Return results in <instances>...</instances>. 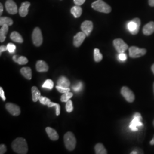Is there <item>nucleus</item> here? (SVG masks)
Returning a JSON list of instances; mask_svg holds the SVG:
<instances>
[{
	"label": "nucleus",
	"instance_id": "1",
	"mask_svg": "<svg viewBox=\"0 0 154 154\" xmlns=\"http://www.w3.org/2000/svg\"><path fill=\"white\" fill-rule=\"evenodd\" d=\"M11 146V148L17 154H26L28 153V144L26 140L23 138H17L13 140Z\"/></svg>",
	"mask_w": 154,
	"mask_h": 154
},
{
	"label": "nucleus",
	"instance_id": "2",
	"mask_svg": "<svg viewBox=\"0 0 154 154\" xmlns=\"http://www.w3.org/2000/svg\"><path fill=\"white\" fill-rule=\"evenodd\" d=\"M91 6L94 10L101 13H109L111 11V8L110 6L102 0H97L94 1L93 3H92Z\"/></svg>",
	"mask_w": 154,
	"mask_h": 154
},
{
	"label": "nucleus",
	"instance_id": "3",
	"mask_svg": "<svg viewBox=\"0 0 154 154\" xmlns=\"http://www.w3.org/2000/svg\"><path fill=\"white\" fill-rule=\"evenodd\" d=\"M64 143L69 151L74 150L76 146V138L72 132H66L64 135Z\"/></svg>",
	"mask_w": 154,
	"mask_h": 154
},
{
	"label": "nucleus",
	"instance_id": "4",
	"mask_svg": "<svg viewBox=\"0 0 154 154\" xmlns=\"http://www.w3.org/2000/svg\"><path fill=\"white\" fill-rule=\"evenodd\" d=\"M140 26V20L138 18H135L127 25L128 30L132 35H136L138 34Z\"/></svg>",
	"mask_w": 154,
	"mask_h": 154
},
{
	"label": "nucleus",
	"instance_id": "5",
	"mask_svg": "<svg viewBox=\"0 0 154 154\" xmlns=\"http://www.w3.org/2000/svg\"><path fill=\"white\" fill-rule=\"evenodd\" d=\"M32 39H33V44L35 46L38 47L40 46L43 41L42 34L41 29L39 28H35L33 30L32 34Z\"/></svg>",
	"mask_w": 154,
	"mask_h": 154
},
{
	"label": "nucleus",
	"instance_id": "6",
	"mask_svg": "<svg viewBox=\"0 0 154 154\" xmlns=\"http://www.w3.org/2000/svg\"><path fill=\"white\" fill-rule=\"evenodd\" d=\"M142 120V117L140 115V114L138 112L135 113L134 116V118L130 125V129L134 131H138V127L142 126L143 125L141 122Z\"/></svg>",
	"mask_w": 154,
	"mask_h": 154
},
{
	"label": "nucleus",
	"instance_id": "7",
	"mask_svg": "<svg viewBox=\"0 0 154 154\" xmlns=\"http://www.w3.org/2000/svg\"><path fill=\"white\" fill-rule=\"evenodd\" d=\"M147 50L145 49H140L137 46H131L129 48V55L131 58H137L145 55Z\"/></svg>",
	"mask_w": 154,
	"mask_h": 154
},
{
	"label": "nucleus",
	"instance_id": "8",
	"mask_svg": "<svg viewBox=\"0 0 154 154\" xmlns=\"http://www.w3.org/2000/svg\"><path fill=\"white\" fill-rule=\"evenodd\" d=\"M113 45L119 53H124L128 49V45L121 38L116 39L113 41Z\"/></svg>",
	"mask_w": 154,
	"mask_h": 154
},
{
	"label": "nucleus",
	"instance_id": "9",
	"mask_svg": "<svg viewBox=\"0 0 154 154\" xmlns=\"http://www.w3.org/2000/svg\"><path fill=\"white\" fill-rule=\"evenodd\" d=\"M121 94L128 102L132 103L135 100V95L132 91L126 86H123L121 89Z\"/></svg>",
	"mask_w": 154,
	"mask_h": 154
},
{
	"label": "nucleus",
	"instance_id": "10",
	"mask_svg": "<svg viewBox=\"0 0 154 154\" xmlns=\"http://www.w3.org/2000/svg\"><path fill=\"white\" fill-rule=\"evenodd\" d=\"M5 107L7 111L12 116H18L21 114L20 108L15 104L8 103L6 104Z\"/></svg>",
	"mask_w": 154,
	"mask_h": 154
},
{
	"label": "nucleus",
	"instance_id": "11",
	"mask_svg": "<svg viewBox=\"0 0 154 154\" xmlns=\"http://www.w3.org/2000/svg\"><path fill=\"white\" fill-rule=\"evenodd\" d=\"M5 7L7 11L11 14H15L18 12L17 6L13 0H7L5 2Z\"/></svg>",
	"mask_w": 154,
	"mask_h": 154
},
{
	"label": "nucleus",
	"instance_id": "12",
	"mask_svg": "<svg viewBox=\"0 0 154 154\" xmlns=\"http://www.w3.org/2000/svg\"><path fill=\"white\" fill-rule=\"evenodd\" d=\"M81 29L87 37L90 35L93 29V23L90 21H85L81 25Z\"/></svg>",
	"mask_w": 154,
	"mask_h": 154
},
{
	"label": "nucleus",
	"instance_id": "13",
	"mask_svg": "<svg viewBox=\"0 0 154 154\" xmlns=\"http://www.w3.org/2000/svg\"><path fill=\"white\" fill-rule=\"evenodd\" d=\"M86 35L83 32L77 33L74 37V45L75 47H79L86 38Z\"/></svg>",
	"mask_w": 154,
	"mask_h": 154
},
{
	"label": "nucleus",
	"instance_id": "14",
	"mask_svg": "<svg viewBox=\"0 0 154 154\" xmlns=\"http://www.w3.org/2000/svg\"><path fill=\"white\" fill-rule=\"evenodd\" d=\"M30 6V3L28 1L23 2L19 9V14L22 17L26 16L28 14V8Z\"/></svg>",
	"mask_w": 154,
	"mask_h": 154
},
{
	"label": "nucleus",
	"instance_id": "15",
	"mask_svg": "<svg viewBox=\"0 0 154 154\" xmlns=\"http://www.w3.org/2000/svg\"><path fill=\"white\" fill-rule=\"evenodd\" d=\"M154 32V22H149L143 28V33L145 35H150Z\"/></svg>",
	"mask_w": 154,
	"mask_h": 154
},
{
	"label": "nucleus",
	"instance_id": "16",
	"mask_svg": "<svg viewBox=\"0 0 154 154\" xmlns=\"http://www.w3.org/2000/svg\"><path fill=\"white\" fill-rule=\"evenodd\" d=\"M46 132L51 140H52L53 141H55L59 139V135L54 129L49 127H46Z\"/></svg>",
	"mask_w": 154,
	"mask_h": 154
},
{
	"label": "nucleus",
	"instance_id": "17",
	"mask_svg": "<svg viewBox=\"0 0 154 154\" xmlns=\"http://www.w3.org/2000/svg\"><path fill=\"white\" fill-rule=\"evenodd\" d=\"M35 67L38 72H46L49 70V66L48 64L45 61L42 60L37 61Z\"/></svg>",
	"mask_w": 154,
	"mask_h": 154
},
{
	"label": "nucleus",
	"instance_id": "18",
	"mask_svg": "<svg viewBox=\"0 0 154 154\" xmlns=\"http://www.w3.org/2000/svg\"><path fill=\"white\" fill-rule=\"evenodd\" d=\"M57 85L61 87L67 88H69L70 85V82L66 77L62 76L60 77V78L58 79L57 81Z\"/></svg>",
	"mask_w": 154,
	"mask_h": 154
},
{
	"label": "nucleus",
	"instance_id": "19",
	"mask_svg": "<svg viewBox=\"0 0 154 154\" xmlns=\"http://www.w3.org/2000/svg\"><path fill=\"white\" fill-rule=\"evenodd\" d=\"M20 72L22 74V75L25 78L28 79L29 80H30L32 79V69L30 67H22L20 70Z\"/></svg>",
	"mask_w": 154,
	"mask_h": 154
},
{
	"label": "nucleus",
	"instance_id": "20",
	"mask_svg": "<svg viewBox=\"0 0 154 154\" xmlns=\"http://www.w3.org/2000/svg\"><path fill=\"white\" fill-rule=\"evenodd\" d=\"M71 13L75 18H78L82 13V9L80 6H74L71 9Z\"/></svg>",
	"mask_w": 154,
	"mask_h": 154
},
{
	"label": "nucleus",
	"instance_id": "21",
	"mask_svg": "<svg viewBox=\"0 0 154 154\" xmlns=\"http://www.w3.org/2000/svg\"><path fill=\"white\" fill-rule=\"evenodd\" d=\"M32 99L33 102H36L41 97V93L36 86H33L32 88Z\"/></svg>",
	"mask_w": 154,
	"mask_h": 154
},
{
	"label": "nucleus",
	"instance_id": "22",
	"mask_svg": "<svg viewBox=\"0 0 154 154\" xmlns=\"http://www.w3.org/2000/svg\"><path fill=\"white\" fill-rule=\"evenodd\" d=\"M9 30V26L7 25H4L2 26V28L0 30V41L2 42L5 41L6 38V35L8 32Z\"/></svg>",
	"mask_w": 154,
	"mask_h": 154
},
{
	"label": "nucleus",
	"instance_id": "23",
	"mask_svg": "<svg viewBox=\"0 0 154 154\" xmlns=\"http://www.w3.org/2000/svg\"><path fill=\"white\" fill-rule=\"evenodd\" d=\"M11 39L12 41L17 42V43H22L23 42V39L22 38L21 35L17 32H13L11 34Z\"/></svg>",
	"mask_w": 154,
	"mask_h": 154
},
{
	"label": "nucleus",
	"instance_id": "24",
	"mask_svg": "<svg viewBox=\"0 0 154 154\" xmlns=\"http://www.w3.org/2000/svg\"><path fill=\"white\" fill-rule=\"evenodd\" d=\"M95 151L97 154H107V151L106 149L104 146L101 143H98L95 146Z\"/></svg>",
	"mask_w": 154,
	"mask_h": 154
},
{
	"label": "nucleus",
	"instance_id": "25",
	"mask_svg": "<svg viewBox=\"0 0 154 154\" xmlns=\"http://www.w3.org/2000/svg\"><path fill=\"white\" fill-rule=\"evenodd\" d=\"M13 61L18 63L19 65H25L28 63V60L27 58L23 56L18 57L17 55H14L13 57Z\"/></svg>",
	"mask_w": 154,
	"mask_h": 154
},
{
	"label": "nucleus",
	"instance_id": "26",
	"mask_svg": "<svg viewBox=\"0 0 154 154\" xmlns=\"http://www.w3.org/2000/svg\"><path fill=\"white\" fill-rule=\"evenodd\" d=\"M13 23V21L11 18L6 17H2L0 18V25L3 26L4 25H7L8 26H11Z\"/></svg>",
	"mask_w": 154,
	"mask_h": 154
},
{
	"label": "nucleus",
	"instance_id": "27",
	"mask_svg": "<svg viewBox=\"0 0 154 154\" xmlns=\"http://www.w3.org/2000/svg\"><path fill=\"white\" fill-rule=\"evenodd\" d=\"M94 60L97 62H99L103 59V55L100 53L98 49H95L94 50Z\"/></svg>",
	"mask_w": 154,
	"mask_h": 154
},
{
	"label": "nucleus",
	"instance_id": "28",
	"mask_svg": "<svg viewBox=\"0 0 154 154\" xmlns=\"http://www.w3.org/2000/svg\"><path fill=\"white\" fill-rule=\"evenodd\" d=\"M72 96H73V94L70 93V91L64 93L61 96V101L62 102H67L69 100H70V99L72 97Z\"/></svg>",
	"mask_w": 154,
	"mask_h": 154
},
{
	"label": "nucleus",
	"instance_id": "29",
	"mask_svg": "<svg viewBox=\"0 0 154 154\" xmlns=\"http://www.w3.org/2000/svg\"><path fill=\"white\" fill-rule=\"evenodd\" d=\"M48 107H55L56 108V115L57 116H60V112H61V107L60 105L56 103L51 102H50L49 103L48 105Z\"/></svg>",
	"mask_w": 154,
	"mask_h": 154
},
{
	"label": "nucleus",
	"instance_id": "30",
	"mask_svg": "<svg viewBox=\"0 0 154 154\" xmlns=\"http://www.w3.org/2000/svg\"><path fill=\"white\" fill-rule=\"evenodd\" d=\"M54 86V83L51 79H47L42 85L43 88L52 89Z\"/></svg>",
	"mask_w": 154,
	"mask_h": 154
},
{
	"label": "nucleus",
	"instance_id": "31",
	"mask_svg": "<svg viewBox=\"0 0 154 154\" xmlns=\"http://www.w3.org/2000/svg\"><path fill=\"white\" fill-rule=\"evenodd\" d=\"M66 110L67 112H72L73 111V106H72V102L71 100H69L66 102Z\"/></svg>",
	"mask_w": 154,
	"mask_h": 154
},
{
	"label": "nucleus",
	"instance_id": "32",
	"mask_svg": "<svg viewBox=\"0 0 154 154\" xmlns=\"http://www.w3.org/2000/svg\"><path fill=\"white\" fill-rule=\"evenodd\" d=\"M40 103L44 105H48L50 102H51L49 98H46V97H41L39 98V99Z\"/></svg>",
	"mask_w": 154,
	"mask_h": 154
},
{
	"label": "nucleus",
	"instance_id": "33",
	"mask_svg": "<svg viewBox=\"0 0 154 154\" xmlns=\"http://www.w3.org/2000/svg\"><path fill=\"white\" fill-rule=\"evenodd\" d=\"M56 88H57V90L60 93L63 94L66 93H67V92H69L70 90V89L69 88H63V87L59 86H58V85L56 86Z\"/></svg>",
	"mask_w": 154,
	"mask_h": 154
},
{
	"label": "nucleus",
	"instance_id": "34",
	"mask_svg": "<svg viewBox=\"0 0 154 154\" xmlns=\"http://www.w3.org/2000/svg\"><path fill=\"white\" fill-rule=\"evenodd\" d=\"M7 48H8V50L10 53H13L14 52L15 50L16 49V47L13 44H11L9 43L7 45Z\"/></svg>",
	"mask_w": 154,
	"mask_h": 154
},
{
	"label": "nucleus",
	"instance_id": "35",
	"mask_svg": "<svg viewBox=\"0 0 154 154\" xmlns=\"http://www.w3.org/2000/svg\"><path fill=\"white\" fill-rule=\"evenodd\" d=\"M6 150H7V149H6L5 145L3 144H1L0 145V154H5L6 152Z\"/></svg>",
	"mask_w": 154,
	"mask_h": 154
},
{
	"label": "nucleus",
	"instance_id": "36",
	"mask_svg": "<svg viewBox=\"0 0 154 154\" xmlns=\"http://www.w3.org/2000/svg\"><path fill=\"white\" fill-rule=\"evenodd\" d=\"M118 57L121 61H124L126 60L127 55L125 54L124 53H119Z\"/></svg>",
	"mask_w": 154,
	"mask_h": 154
},
{
	"label": "nucleus",
	"instance_id": "37",
	"mask_svg": "<svg viewBox=\"0 0 154 154\" xmlns=\"http://www.w3.org/2000/svg\"><path fill=\"white\" fill-rule=\"evenodd\" d=\"M86 0H74V2L76 5L81 6L83 5Z\"/></svg>",
	"mask_w": 154,
	"mask_h": 154
},
{
	"label": "nucleus",
	"instance_id": "38",
	"mask_svg": "<svg viewBox=\"0 0 154 154\" xmlns=\"http://www.w3.org/2000/svg\"><path fill=\"white\" fill-rule=\"evenodd\" d=\"M0 96H1V98L3 99V100H4V101L5 100L6 97L5 96V94H4V91L3 89L1 87L0 88Z\"/></svg>",
	"mask_w": 154,
	"mask_h": 154
},
{
	"label": "nucleus",
	"instance_id": "39",
	"mask_svg": "<svg viewBox=\"0 0 154 154\" xmlns=\"http://www.w3.org/2000/svg\"><path fill=\"white\" fill-rule=\"evenodd\" d=\"M6 50H8V48H7V46H4V45H2L0 46V53H1V54L2 52L4 51H5Z\"/></svg>",
	"mask_w": 154,
	"mask_h": 154
},
{
	"label": "nucleus",
	"instance_id": "40",
	"mask_svg": "<svg viewBox=\"0 0 154 154\" xmlns=\"http://www.w3.org/2000/svg\"><path fill=\"white\" fill-rule=\"evenodd\" d=\"M149 4L151 6H154V0H149Z\"/></svg>",
	"mask_w": 154,
	"mask_h": 154
},
{
	"label": "nucleus",
	"instance_id": "41",
	"mask_svg": "<svg viewBox=\"0 0 154 154\" xmlns=\"http://www.w3.org/2000/svg\"><path fill=\"white\" fill-rule=\"evenodd\" d=\"M2 11H3V6L2 4H0V14L2 13Z\"/></svg>",
	"mask_w": 154,
	"mask_h": 154
},
{
	"label": "nucleus",
	"instance_id": "42",
	"mask_svg": "<svg viewBox=\"0 0 154 154\" xmlns=\"http://www.w3.org/2000/svg\"><path fill=\"white\" fill-rule=\"evenodd\" d=\"M150 144H151V145H154V137L152 138V139L150 141Z\"/></svg>",
	"mask_w": 154,
	"mask_h": 154
},
{
	"label": "nucleus",
	"instance_id": "43",
	"mask_svg": "<svg viewBox=\"0 0 154 154\" xmlns=\"http://www.w3.org/2000/svg\"><path fill=\"white\" fill-rule=\"evenodd\" d=\"M151 70H152V72L154 73V64H153L152 66L151 67Z\"/></svg>",
	"mask_w": 154,
	"mask_h": 154
},
{
	"label": "nucleus",
	"instance_id": "44",
	"mask_svg": "<svg viewBox=\"0 0 154 154\" xmlns=\"http://www.w3.org/2000/svg\"><path fill=\"white\" fill-rule=\"evenodd\" d=\"M131 154H138V153H137V152H136V151H133V152H131Z\"/></svg>",
	"mask_w": 154,
	"mask_h": 154
},
{
	"label": "nucleus",
	"instance_id": "45",
	"mask_svg": "<svg viewBox=\"0 0 154 154\" xmlns=\"http://www.w3.org/2000/svg\"><path fill=\"white\" fill-rule=\"evenodd\" d=\"M153 125H154V122H153Z\"/></svg>",
	"mask_w": 154,
	"mask_h": 154
},
{
	"label": "nucleus",
	"instance_id": "46",
	"mask_svg": "<svg viewBox=\"0 0 154 154\" xmlns=\"http://www.w3.org/2000/svg\"></svg>",
	"mask_w": 154,
	"mask_h": 154
}]
</instances>
